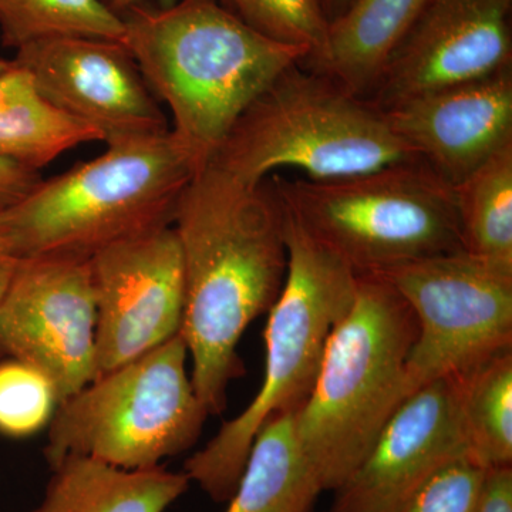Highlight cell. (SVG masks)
I'll use <instances>...</instances> for the list:
<instances>
[{"label":"cell","mask_w":512,"mask_h":512,"mask_svg":"<svg viewBox=\"0 0 512 512\" xmlns=\"http://www.w3.org/2000/svg\"><path fill=\"white\" fill-rule=\"evenodd\" d=\"M173 228L183 258L181 336L192 386L208 414L218 416L229 383L244 373L239 340L284 288L286 212L269 178L245 184L208 164L181 195Z\"/></svg>","instance_id":"cell-1"},{"label":"cell","mask_w":512,"mask_h":512,"mask_svg":"<svg viewBox=\"0 0 512 512\" xmlns=\"http://www.w3.org/2000/svg\"><path fill=\"white\" fill-rule=\"evenodd\" d=\"M121 19V42L171 111V136L195 174L211 163L244 111L309 56L256 32L221 0L137 6Z\"/></svg>","instance_id":"cell-2"},{"label":"cell","mask_w":512,"mask_h":512,"mask_svg":"<svg viewBox=\"0 0 512 512\" xmlns=\"http://www.w3.org/2000/svg\"><path fill=\"white\" fill-rule=\"evenodd\" d=\"M416 336L412 309L393 285L379 274L357 276L355 299L330 333L311 396L293 416L323 491L348 480L410 396L407 360Z\"/></svg>","instance_id":"cell-3"},{"label":"cell","mask_w":512,"mask_h":512,"mask_svg":"<svg viewBox=\"0 0 512 512\" xmlns=\"http://www.w3.org/2000/svg\"><path fill=\"white\" fill-rule=\"evenodd\" d=\"M286 247L284 288L266 323L261 389L184 464L191 483L217 503L234 494L259 430L276 417L296 414L311 396L330 333L355 299V272L309 237L288 212Z\"/></svg>","instance_id":"cell-4"},{"label":"cell","mask_w":512,"mask_h":512,"mask_svg":"<svg viewBox=\"0 0 512 512\" xmlns=\"http://www.w3.org/2000/svg\"><path fill=\"white\" fill-rule=\"evenodd\" d=\"M194 175L168 131L107 144L93 160L40 180L2 214L23 258H92L124 239L173 225Z\"/></svg>","instance_id":"cell-5"},{"label":"cell","mask_w":512,"mask_h":512,"mask_svg":"<svg viewBox=\"0 0 512 512\" xmlns=\"http://www.w3.org/2000/svg\"><path fill=\"white\" fill-rule=\"evenodd\" d=\"M269 181L289 217L357 276L463 249L454 187L421 160Z\"/></svg>","instance_id":"cell-6"},{"label":"cell","mask_w":512,"mask_h":512,"mask_svg":"<svg viewBox=\"0 0 512 512\" xmlns=\"http://www.w3.org/2000/svg\"><path fill=\"white\" fill-rule=\"evenodd\" d=\"M299 66L244 111L210 164L242 183L259 184L284 167L329 180L419 160L382 111Z\"/></svg>","instance_id":"cell-7"},{"label":"cell","mask_w":512,"mask_h":512,"mask_svg":"<svg viewBox=\"0 0 512 512\" xmlns=\"http://www.w3.org/2000/svg\"><path fill=\"white\" fill-rule=\"evenodd\" d=\"M188 360L178 333L57 404L43 448L47 466L84 456L144 470L190 450L210 414L195 394Z\"/></svg>","instance_id":"cell-8"},{"label":"cell","mask_w":512,"mask_h":512,"mask_svg":"<svg viewBox=\"0 0 512 512\" xmlns=\"http://www.w3.org/2000/svg\"><path fill=\"white\" fill-rule=\"evenodd\" d=\"M412 309L417 336L407 360L410 396L512 348V272L463 249L382 272Z\"/></svg>","instance_id":"cell-9"},{"label":"cell","mask_w":512,"mask_h":512,"mask_svg":"<svg viewBox=\"0 0 512 512\" xmlns=\"http://www.w3.org/2000/svg\"><path fill=\"white\" fill-rule=\"evenodd\" d=\"M96 326L90 258L25 256L0 303V357L45 373L60 403L96 379Z\"/></svg>","instance_id":"cell-10"},{"label":"cell","mask_w":512,"mask_h":512,"mask_svg":"<svg viewBox=\"0 0 512 512\" xmlns=\"http://www.w3.org/2000/svg\"><path fill=\"white\" fill-rule=\"evenodd\" d=\"M96 291V377L181 333L183 258L173 225L124 239L90 258Z\"/></svg>","instance_id":"cell-11"},{"label":"cell","mask_w":512,"mask_h":512,"mask_svg":"<svg viewBox=\"0 0 512 512\" xmlns=\"http://www.w3.org/2000/svg\"><path fill=\"white\" fill-rule=\"evenodd\" d=\"M37 90L106 144L168 133L163 110L126 46L99 37H57L16 50Z\"/></svg>","instance_id":"cell-12"},{"label":"cell","mask_w":512,"mask_h":512,"mask_svg":"<svg viewBox=\"0 0 512 512\" xmlns=\"http://www.w3.org/2000/svg\"><path fill=\"white\" fill-rule=\"evenodd\" d=\"M512 0H429L367 103L379 111L511 67Z\"/></svg>","instance_id":"cell-13"},{"label":"cell","mask_w":512,"mask_h":512,"mask_svg":"<svg viewBox=\"0 0 512 512\" xmlns=\"http://www.w3.org/2000/svg\"><path fill=\"white\" fill-rule=\"evenodd\" d=\"M451 377L420 387L387 421L329 512H400L439 468L467 456Z\"/></svg>","instance_id":"cell-14"},{"label":"cell","mask_w":512,"mask_h":512,"mask_svg":"<svg viewBox=\"0 0 512 512\" xmlns=\"http://www.w3.org/2000/svg\"><path fill=\"white\" fill-rule=\"evenodd\" d=\"M394 134L456 187L512 143V69L382 111Z\"/></svg>","instance_id":"cell-15"},{"label":"cell","mask_w":512,"mask_h":512,"mask_svg":"<svg viewBox=\"0 0 512 512\" xmlns=\"http://www.w3.org/2000/svg\"><path fill=\"white\" fill-rule=\"evenodd\" d=\"M42 500L30 512H167L190 488L184 471L124 470L69 456L50 468Z\"/></svg>","instance_id":"cell-16"},{"label":"cell","mask_w":512,"mask_h":512,"mask_svg":"<svg viewBox=\"0 0 512 512\" xmlns=\"http://www.w3.org/2000/svg\"><path fill=\"white\" fill-rule=\"evenodd\" d=\"M429 0H352L330 20L325 49L308 60L313 72L366 100L397 45Z\"/></svg>","instance_id":"cell-17"},{"label":"cell","mask_w":512,"mask_h":512,"mask_svg":"<svg viewBox=\"0 0 512 512\" xmlns=\"http://www.w3.org/2000/svg\"><path fill=\"white\" fill-rule=\"evenodd\" d=\"M92 141H103L99 131L53 106L28 70L12 60L0 73V158L39 171Z\"/></svg>","instance_id":"cell-18"},{"label":"cell","mask_w":512,"mask_h":512,"mask_svg":"<svg viewBox=\"0 0 512 512\" xmlns=\"http://www.w3.org/2000/svg\"><path fill=\"white\" fill-rule=\"evenodd\" d=\"M293 416L276 417L256 434L225 512H313L323 490L296 440Z\"/></svg>","instance_id":"cell-19"},{"label":"cell","mask_w":512,"mask_h":512,"mask_svg":"<svg viewBox=\"0 0 512 512\" xmlns=\"http://www.w3.org/2000/svg\"><path fill=\"white\" fill-rule=\"evenodd\" d=\"M451 380L468 456L484 470L512 466V348Z\"/></svg>","instance_id":"cell-20"},{"label":"cell","mask_w":512,"mask_h":512,"mask_svg":"<svg viewBox=\"0 0 512 512\" xmlns=\"http://www.w3.org/2000/svg\"><path fill=\"white\" fill-rule=\"evenodd\" d=\"M461 247L512 272V143L454 187Z\"/></svg>","instance_id":"cell-21"},{"label":"cell","mask_w":512,"mask_h":512,"mask_svg":"<svg viewBox=\"0 0 512 512\" xmlns=\"http://www.w3.org/2000/svg\"><path fill=\"white\" fill-rule=\"evenodd\" d=\"M124 22L101 0H0V37L19 50L57 37L120 40Z\"/></svg>","instance_id":"cell-22"},{"label":"cell","mask_w":512,"mask_h":512,"mask_svg":"<svg viewBox=\"0 0 512 512\" xmlns=\"http://www.w3.org/2000/svg\"><path fill=\"white\" fill-rule=\"evenodd\" d=\"M59 404L45 373L20 360L0 362V436L28 439L49 426Z\"/></svg>","instance_id":"cell-23"},{"label":"cell","mask_w":512,"mask_h":512,"mask_svg":"<svg viewBox=\"0 0 512 512\" xmlns=\"http://www.w3.org/2000/svg\"><path fill=\"white\" fill-rule=\"evenodd\" d=\"M229 8L261 35L308 50L306 60L325 49L330 20L319 0H229Z\"/></svg>","instance_id":"cell-24"},{"label":"cell","mask_w":512,"mask_h":512,"mask_svg":"<svg viewBox=\"0 0 512 512\" xmlns=\"http://www.w3.org/2000/svg\"><path fill=\"white\" fill-rule=\"evenodd\" d=\"M484 474L468 454L454 458L421 485L400 512H476Z\"/></svg>","instance_id":"cell-25"},{"label":"cell","mask_w":512,"mask_h":512,"mask_svg":"<svg viewBox=\"0 0 512 512\" xmlns=\"http://www.w3.org/2000/svg\"><path fill=\"white\" fill-rule=\"evenodd\" d=\"M476 512H512V466L485 470Z\"/></svg>","instance_id":"cell-26"},{"label":"cell","mask_w":512,"mask_h":512,"mask_svg":"<svg viewBox=\"0 0 512 512\" xmlns=\"http://www.w3.org/2000/svg\"><path fill=\"white\" fill-rule=\"evenodd\" d=\"M40 180L39 171L0 158V211L18 204Z\"/></svg>","instance_id":"cell-27"},{"label":"cell","mask_w":512,"mask_h":512,"mask_svg":"<svg viewBox=\"0 0 512 512\" xmlns=\"http://www.w3.org/2000/svg\"><path fill=\"white\" fill-rule=\"evenodd\" d=\"M22 259L23 256L16 247L12 232L0 211V303L5 298Z\"/></svg>","instance_id":"cell-28"},{"label":"cell","mask_w":512,"mask_h":512,"mask_svg":"<svg viewBox=\"0 0 512 512\" xmlns=\"http://www.w3.org/2000/svg\"><path fill=\"white\" fill-rule=\"evenodd\" d=\"M141 2H143V0H101V3H103L107 9H110L111 12L116 13V15L120 16V18L121 16L126 15L128 10L140 6ZM158 2L161 3V6H170L177 2V0H158ZM221 2L229 8V0H221Z\"/></svg>","instance_id":"cell-29"},{"label":"cell","mask_w":512,"mask_h":512,"mask_svg":"<svg viewBox=\"0 0 512 512\" xmlns=\"http://www.w3.org/2000/svg\"><path fill=\"white\" fill-rule=\"evenodd\" d=\"M350 2H352V0H326V3H328V10H326L328 18L329 15H332V19L329 20H333L336 16H339L343 10L348 8Z\"/></svg>","instance_id":"cell-30"},{"label":"cell","mask_w":512,"mask_h":512,"mask_svg":"<svg viewBox=\"0 0 512 512\" xmlns=\"http://www.w3.org/2000/svg\"><path fill=\"white\" fill-rule=\"evenodd\" d=\"M10 64H12V60H6L0 57V73L5 72V70L8 69Z\"/></svg>","instance_id":"cell-31"}]
</instances>
